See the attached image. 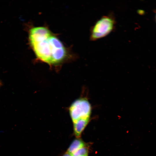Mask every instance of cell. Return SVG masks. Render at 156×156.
I'll list each match as a JSON object with an SVG mask.
<instances>
[{"label": "cell", "mask_w": 156, "mask_h": 156, "mask_svg": "<svg viewBox=\"0 0 156 156\" xmlns=\"http://www.w3.org/2000/svg\"><path fill=\"white\" fill-rule=\"evenodd\" d=\"M52 34L48 29L38 27L31 30L29 36L31 45L37 58L50 65L52 47L49 38Z\"/></svg>", "instance_id": "cell-1"}, {"label": "cell", "mask_w": 156, "mask_h": 156, "mask_svg": "<svg viewBox=\"0 0 156 156\" xmlns=\"http://www.w3.org/2000/svg\"><path fill=\"white\" fill-rule=\"evenodd\" d=\"M116 24L113 14L102 16L90 29V40L94 41L107 36L115 29Z\"/></svg>", "instance_id": "cell-2"}, {"label": "cell", "mask_w": 156, "mask_h": 156, "mask_svg": "<svg viewBox=\"0 0 156 156\" xmlns=\"http://www.w3.org/2000/svg\"><path fill=\"white\" fill-rule=\"evenodd\" d=\"M91 105L86 97H80L73 102L69 108L73 123L85 120H90L92 111Z\"/></svg>", "instance_id": "cell-3"}, {"label": "cell", "mask_w": 156, "mask_h": 156, "mask_svg": "<svg viewBox=\"0 0 156 156\" xmlns=\"http://www.w3.org/2000/svg\"><path fill=\"white\" fill-rule=\"evenodd\" d=\"M87 146H84L73 151L68 153L72 156H81L88 155V148Z\"/></svg>", "instance_id": "cell-4"}, {"label": "cell", "mask_w": 156, "mask_h": 156, "mask_svg": "<svg viewBox=\"0 0 156 156\" xmlns=\"http://www.w3.org/2000/svg\"><path fill=\"white\" fill-rule=\"evenodd\" d=\"M61 156H72L69 153L66 151V152L64 153Z\"/></svg>", "instance_id": "cell-5"}, {"label": "cell", "mask_w": 156, "mask_h": 156, "mask_svg": "<svg viewBox=\"0 0 156 156\" xmlns=\"http://www.w3.org/2000/svg\"><path fill=\"white\" fill-rule=\"evenodd\" d=\"M88 156V155H83V156Z\"/></svg>", "instance_id": "cell-6"}, {"label": "cell", "mask_w": 156, "mask_h": 156, "mask_svg": "<svg viewBox=\"0 0 156 156\" xmlns=\"http://www.w3.org/2000/svg\"><path fill=\"white\" fill-rule=\"evenodd\" d=\"M0 84H1V83H0Z\"/></svg>", "instance_id": "cell-7"}]
</instances>
